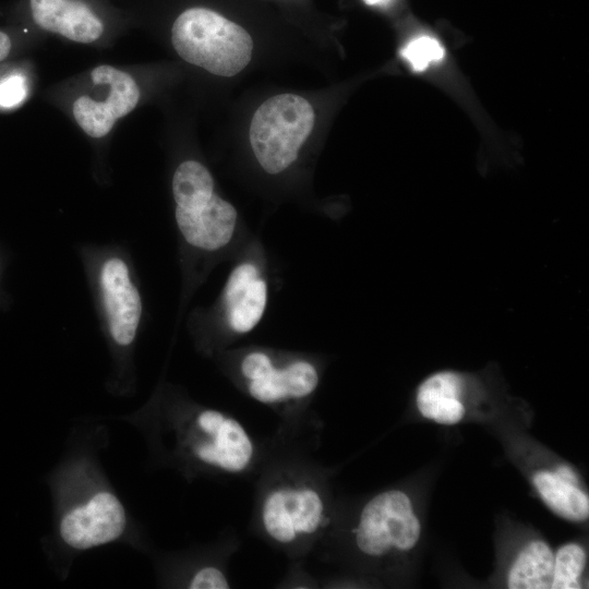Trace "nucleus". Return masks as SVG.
Here are the masks:
<instances>
[{
	"mask_svg": "<svg viewBox=\"0 0 589 589\" xmlns=\"http://www.w3.org/2000/svg\"><path fill=\"white\" fill-rule=\"evenodd\" d=\"M93 305L110 356L107 388L128 396L136 387L135 350L145 314L135 263L121 243L76 247Z\"/></svg>",
	"mask_w": 589,
	"mask_h": 589,
	"instance_id": "f257e3e1",
	"label": "nucleus"
},
{
	"mask_svg": "<svg viewBox=\"0 0 589 589\" xmlns=\"http://www.w3.org/2000/svg\"><path fill=\"white\" fill-rule=\"evenodd\" d=\"M49 484L59 550L74 555L127 539L128 510L92 454L69 456Z\"/></svg>",
	"mask_w": 589,
	"mask_h": 589,
	"instance_id": "f03ea898",
	"label": "nucleus"
},
{
	"mask_svg": "<svg viewBox=\"0 0 589 589\" xmlns=\"http://www.w3.org/2000/svg\"><path fill=\"white\" fill-rule=\"evenodd\" d=\"M128 421L146 436L170 437L179 460L199 468L225 473H241L250 468L255 446L245 428L220 410L185 405L164 410L152 398Z\"/></svg>",
	"mask_w": 589,
	"mask_h": 589,
	"instance_id": "7ed1b4c3",
	"label": "nucleus"
},
{
	"mask_svg": "<svg viewBox=\"0 0 589 589\" xmlns=\"http://www.w3.org/2000/svg\"><path fill=\"white\" fill-rule=\"evenodd\" d=\"M144 74L137 65L97 64L55 85L47 99L100 147L146 99Z\"/></svg>",
	"mask_w": 589,
	"mask_h": 589,
	"instance_id": "20e7f679",
	"label": "nucleus"
},
{
	"mask_svg": "<svg viewBox=\"0 0 589 589\" xmlns=\"http://www.w3.org/2000/svg\"><path fill=\"white\" fill-rule=\"evenodd\" d=\"M175 221L183 248L188 287L196 280L197 267L224 250L235 236L236 207L215 191L209 169L200 160L180 161L171 177Z\"/></svg>",
	"mask_w": 589,
	"mask_h": 589,
	"instance_id": "39448f33",
	"label": "nucleus"
},
{
	"mask_svg": "<svg viewBox=\"0 0 589 589\" xmlns=\"http://www.w3.org/2000/svg\"><path fill=\"white\" fill-rule=\"evenodd\" d=\"M169 36L183 61L214 75L233 76L252 57L253 39L247 27L207 2L182 5L170 22Z\"/></svg>",
	"mask_w": 589,
	"mask_h": 589,
	"instance_id": "423d86ee",
	"label": "nucleus"
},
{
	"mask_svg": "<svg viewBox=\"0 0 589 589\" xmlns=\"http://www.w3.org/2000/svg\"><path fill=\"white\" fill-rule=\"evenodd\" d=\"M315 115L312 105L297 94H278L266 99L254 112L250 144L264 171L278 175L298 158L309 137Z\"/></svg>",
	"mask_w": 589,
	"mask_h": 589,
	"instance_id": "0eeeda50",
	"label": "nucleus"
},
{
	"mask_svg": "<svg viewBox=\"0 0 589 589\" xmlns=\"http://www.w3.org/2000/svg\"><path fill=\"white\" fill-rule=\"evenodd\" d=\"M25 14L34 31L97 48L111 46L129 26L109 0H25Z\"/></svg>",
	"mask_w": 589,
	"mask_h": 589,
	"instance_id": "6e6552de",
	"label": "nucleus"
},
{
	"mask_svg": "<svg viewBox=\"0 0 589 589\" xmlns=\"http://www.w3.org/2000/svg\"><path fill=\"white\" fill-rule=\"evenodd\" d=\"M420 536V520L409 495L401 490L381 492L366 502L354 529L358 550L370 558L409 552Z\"/></svg>",
	"mask_w": 589,
	"mask_h": 589,
	"instance_id": "1a4fd4ad",
	"label": "nucleus"
},
{
	"mask_svg": "<svg viewBox=\"0 0 589 589\" xmlns=\"http://www.w3.org/2000/svg\"><path fill=\"white\" fill-rule=\"evenodd\" d=\"M263 531L274 542L293 545L315 537L326 522L323 493L305 482H283L263 497L260 508Z\"/></svg>",
	"mask_w": 589,
	"mask_h": 589,
	"instance_id": "9d476101",
	"label": "nucleus"
},
{
	"mask_svg": "<svg viewBox=\"0 0 589 589\" xmlns=\"http://www.w3.org/2000/svg\"><path fill=\"white\" fill-rule=\"evenodd\" d=\"M248 394L264 405H277L310 397L320 385V371L310 360L275 361L264 350H251L239 362Z\"/></svg>",
	"mask_w": 589,
	"mask_h": 589,
	"instance_id": "9b49d317",
	"label": "nucleus"
},
{
	"mask_svg": "<svg viewBox=\"0 0 589 589\" xmlns=\"http://www.w3.org/2000/svg\"><path fill=\"white\" fill-rule=\"evenodd\" d=\"M268 303V284L261 267L251 260L230 271L220 297V316L237 335L251 333L262 321Z\"/></svg>",
	"mask_w": 589,
	"mask_h": 589,
	"instance_id": "f8f14e48",
	"label": "nucleus"
},
{
	"mask_svg": "<svg viewBox=\"0 0 589 589\" xmlns=\"http://www.w3.org/2000/svg\"><path fill=\"white\" fill-rule=\"evenodd\" d=\"M464 388L465 380L457 372L430 375L417 389L416 404L420 414L442 425L457 424L466 412L461 401Z\"/></svg>",
	"mask_w": 589,
	"mask_h": 589,
	"instance_id": "ddd939ff",
	"label": "nucleus"
},
{
	"mask_svg": "<svg viewBox=\"0 0 589 589\" xmlns=\"http://www.w3.org/2000/svg\"><path fill=\"white\" fill-rule=\"evenodd\" d=\"M532 483L543 503L557 516L581 522L589 516V497L576 483L556 471L539 470Z\"/></svg>",
	"mask_w": 589,
	"mask_h": 589,
	"instance_id": "4468645a",
	"label": "nucleus"
},
{
	"mask_svg": "<svg viewBox=\"0 0 589 589\" xmlns=\"http://www.w3.org/2000/svg\"><path fill=\"white\" fill-rule=\"evenodd\" d=\"M554 552L543 540H531L518 552L507 574L509 589H551Z\"/></svg>",
	"mask_w": 589,
	"mask_h": 589,
	"instance_id": "2eb2a0df",
	"label": "nucleus"
},
{
	"mask_svg": "<svg viewBox=\"0 0 589 589\" xmlns=\"http://www.w3.org/2000/svg\"><path fill=\"white\" fill-rule=\"evenodd\" d=\"M36 71L27 59L8 60L0 63V113L23 107L36 86Z\"/></svg>",
	"mask_w": 589,
	"mask_h": 589,
	"instance_id": "dca6fc26",
	"label": "nucleus"
},
{
	"mask_svg": "<svg viewBox=\"0 0 589 589\" xmlns=\"http://www.w3.org/2000/svg\"><path fill=\"white\" fill-rule=\"evenodd\" d=\"M586 551L577 542L561 545L554 553L551 589L581 588L580 579L586 566Z\"/></svg>",
	"mask_w": 589,
	"mask_h": 589,
	"instance_id": "f3484780",
	"label": "nucleus"
},
{
	"mask_svg": "<svg viewBox=\"0 0 589 589\" xmlns=\"http://www.w3.org/2000/svg\"><path fill=\"white\" fill-rule=\"evenodd\" d=\"M401 57L417 72L424 71L444 57V48L440 41L430 36L411 39L401 50Z\"/></svg>",
	"mask_w": 589,
	"mask_h": 589,
	"instance_id": "a211bd4d",
	"label": "nucleus"
},
{
	"mask_svg": "<svg viewBox=\"0 0 589 589\" xmlns=\"http://www.w3.org/2000/svg\"><path fill=\"white\" fill-rule=\"evenodd\" d=\"M190 589H228L230 581L225 572L216 565L197 567L185 584Z\"/></svg>",
	"mask_w": 589,
	"mask_h": 589,
	"instance_id": "6ab92c4d",
	"label": "nucleus"
},
{
	"mask_svg": "<svg viewBox=\"0 0 589 589\" xmlns=\"http://www.w3.org/2000/svg\"><path fill=\"white\" fill-rule=\"evenodd\" d=\"M22 32L0 28V63L20 56L28 47V40Z\"/></svg>",
	"mask_w": 589,
	"mask_h": 589,
	"instance_id": "aec40b11",
	"label": "nucleus"
},
{
	"mask_svg": "<svg viewBox=\"0 0 589 589\" xmlns=\"http://www.w3.org/2000/svg\"><path fill=\"white\" fill-rule=\"evenodd\" d=\"M369 7L386 8L392 4L394 0H362Z\"/></svg>",
	"mask_w": 589,
	"mask_h": 589,
	"instance_id": "412c9836",
	"label": "nucleus"
},
{
	"mask_svg": "<svg viewBox=\"0 0 589 589\" xmlns=\"http://www.w3.org/2000/svg\"><path fill=\"white\" fill-rule=\"evenodd\" d=\"M2 269H3V259L0 252V281H1V276H2Z\"/></svg>",
	"mask_w": 589,
	"mask_h": 589,
	"instance_id": "4be33fe9",
	"label": "nucleus"
}]
</instances>
